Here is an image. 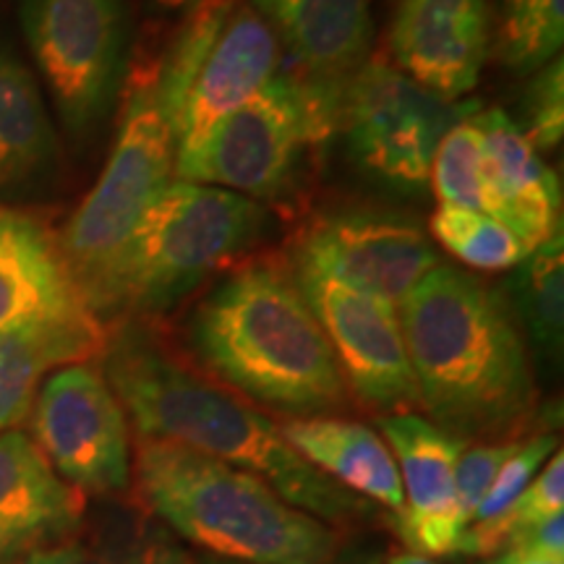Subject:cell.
I'll use <instances>...</instances> for the list:
<instances>
[{
  "label": "cell",
  "instance_id": "cell-1",
  "mask_svg": "<svg viewBox=\"0 0 564 564\" xmlns=\"http://www.w3.org/2000/svg\"><path fill=\"white\" fill-rule=\"evenodd\" d=\"M102 373L139 436L167 440L249 470L288 505L327 525L369 518L373 507L356 497L288 444L280 423L212 379L139 319L108 333Z\"/></svg>",
  "mask_w": 564,
  "mask_h": 564
},
{
  "label": "cell",
  "instance_id": "cell-2",
  "mask_svg": "<svg viewBox=\"0 0 564 564\" xmlns=\"http://www.w3.org/2000/svg\"><path fill=\"white\" fill-rule=\"evenodd\" d=\"M421 411L463 442H518L539 415L528 343L507 293L440 264L398 308Z\"/></svg>",
  "mask_w": 564,
  "mask_h": 564
},
{
  "label": "cell",
  "instance_id": "cell-3",
  "mask_svg": "<svg viewBox=\"0 0 564 564\" xmlns=\"http://www.w3.org/2000/svg\"><path fill=\"white\" fill-rule=\"evenodd\" d=\"M202 371L288 419L340 415L350 390L295 274L251 262L230 272L188 316Z\"/></svg>",
  "mask_w": 564,
  "mask_h": 564
},
{
  "label": "cell",
  "instance_id": "cell-4",
  "mask_svg": "<svg viewBox=\"0 0 564 564\" xmlns=\"http://www.w3.org/2000/svg\"><path fill=\"white\" fill-rule=\"evenodd\" d=\"M139 502L188 544L246 564H333L343 535L270 484L167 440H137Z\"/></svg>",
  "mask_w": 564,
  "mask_h": 564
},
{
  "label": "cell",
  "instance_id": "cell-5",
  "mask_svg": "<svg viewBox=\"0 0 564 564\" xmlns=\"http://www.w3.org/2000/svg\"><path fill=\"white\" fill-rule=\"evenodd\" d=\"M267 220V209L249 196L175 178L144 209L84 301L102 324L167 312L249 251Z\"/></svg>",
  "mask_w": 564,
  "mask_h": 564
},
{
  "label": "cell",
  "instance_id": "cell-6",
  "mask_svg": "<svg viewBox=\"0 0 564 564\" xmlns=\"http://www.w3.org/2000/svg\"><path fill=\"white\" fill-rule=\"evenodd\" d=\"M343 89L280 70L267 87L175 158V178L228 188L253 202L293 188L303 160L340 126Z\"/></svg>",
  "mask_w": 564,
  "mask_h": 564
},
{
  "label": "cell",
  "instance_id": "cell-7",
  "mask_svg": "<svg viewBox=\"0 0 564 564\" xmlns=\"http://www.w3.org/2000/svg\"><path fill=\"white\" fill-rule=\"evenodd\" d=\"M173 175L175 139L154 97V68L139 70L126 89L121 126L100 178L58 238L82 299H87L133 225Z\"/></svg>",
  "mask_w": 564,
  "mask_h": 564
},
{
  "label": "cell",
  "instance_id": "cell-8",
  "mask_svg": "<svg viewBox=\"0 0 564 564\" xmlns=\"http://www.w3.org/2000/svg\"><path fill=\"white\" fill-rule=\"evenodd\" d=\"M478 102H453L384 61H366L343 89L340 129L358 165L398 192H423L436 147Z\"/></svg>",
  "mask_w": 564,
  "mask_h": 564
},
{
  "label": "cell",
  "instance_id": "cell-9",
  "mask_svg": "<svg viewBox=\"0 0 564 564\" xmlns=\"http://www.w3.org/2000/svg\"><path fill=\"white\" fill-rule=\"evenodd\" d=\"M21 26L63 123L95 129L123 82L126 0H21Z\"/></svg>",
  "mask_w": 564,
  "mask_h": 564
},
{
  "label": "cell",
  "instance_id": "cell-10",
  "mask_svg": "<svg viewBox=\"0 0 564 564\" xmlns=\"http://www.w3.org/2000/svg\"><path fill=\"white\" fill-rule=\"evenodd\" d=\"M32 440L63 481L82 494H121L131 484V429L102 366L55 369L32 405Z\"/></svg>",
  "mask_w": 564,
  "mask_h": 564
},
{
  "label": "cell",
  "instance_id": "cell-11",
  "mask_svg": "<svg viewBox=\"0 0 564 564\" xmlns=\"http://www.w3.org/2000/svg\"><path fill=\"white\" fill-rule=\"evenodd\" d=\"M440 267L429 236L403 215L345 209L324 215L295 243V272H312L400 308L405 295Z\"/></svg>",
  "mask_w": 564,
  "mask_h": 564
},
{
  "label": "cell",
  "instance_id": "cell-12",
  "mask_svg": "<svg viewBox=\"0 0 564 564\" xmlns=\"http://www.w3.org/2000/svg\"><path fill=\"white\" fill-rule=\"evenodd\" d=\"M333 345L350 398L384 415L421 411L398 308L312 272H293Z\"/></svg>",
  "mask_w": 564,
  "mask_h": 564
},
{
  "label": "cell",
  "instance_id": "cell-13",
  "mask_svg": "<svg viewBox=\"0 0 564 564\" xmlns=\"http://www.w3.org/2000/svg\"><path fill=\"white\" fill-rule=\"evenodd\" d=\"M491 24L489 0H400L390 34L394 68L455 102L481 79Z\"/></svg>",
  "mask_w": 564,
  "mask_h": 564
},
{
  "label": "cell",
  "instance_id": "cell-14",
  "mask_svg": "<svg viewBox=\"0 0 564 564\" xmlns=\"http://www.w3.org/2000/svg\"><path fill=\"white\" fill-rule=\"evenodd\" d=\"M282 68V42L246 0H236L175 118V158L194 152L223 118L257 97Z\"/></svg>",
  "mask_w": 564,
  "mask_h": 564
},
{
  "label": "cell",
  "instance_id": "cell-15",
  "mask_svg": "<svg viewBox=\"0 0 564 564\" xmlns=\"http://www.w3.org/2000/svg\"><path fill=\"white\" fill-rule=\"evenodd\" d=\"M379 429L403 481V510L392 518L400 539L423 556L455 554L463 533L455 514V465L468 442L419 413L382 415Z\"/></svg>",
  "mask_w": 564,
  "mask_h": 564
},
{
  "label": "cell",
  "instance_id": "cell-16",
  "mask_svg": "<svg viewBox=\"0 0 564 564\" xmlns=\"http://www.w3.org/2000/svg\"><path fill=\"white\" fill-rule=\"evenodd\" d=\"M84 497L55 474L32 436L0 432V564L66 544L82 525Z\"/></svg>",
  "mask_w": 564,
  "mask_h": 564
},
{
  "label": "cell",
  "instance_id": "cell-17",
  "mask_svg": "<svg viewBox=\"0 0 564 564\" xmlns=\"http://www.w3.org/2000/svg\"><path fill=\"white\" fill-rule=\"evenodd\" d=\"M470 121L481 133L491 215L533 251L562 230L560 181L505 110H476Z\"/></svg>",
  "mask_w": 564,
  "mask_h": 564
},
{
  "label": "cell",
  "instance_id": "cell-18",
  "mask_svg": "<svg viewBox=\"0 0 564 564\" xmlns=\"http://www.w3.org/2000/svg\"><path fill=\"white\" fill-rule=\"evenodd\" d=\"M291 51L303 76L345 89L369 61V0H246Z\"/></svg>",
  "mask_w": 564,
  "mask_h": 564
},
{
  "label": "cell",
  "instance_id": "cell-19",
  "mask_svg": "<svg viewBox=\"0 0 564 564\" xmlns=\"http://www.w3.org/2000/svg\"><path fill=\"white\" fill-rule=\"evenodd\" d=\"M89 312L58 238L26 212L0 217V333Z\"/></svg>",
  "mask_w": 564,
  "mask_h": 564
},
{
  "label": "cell",
  "instance_id": "cell-20",
  "mask_svg": "<svg viewBox=\"0 0 564 564\" xmlns=\"http://www.w3.org/2000/svg\"><path fill=\"white\" fill-rule=\"evenodd\" d=\"M105 345L108 327L91 312L0 333V432L17 429L32 413L47 373L100 358Z\"/></svg>",
  "mask_w": 564,
  "mask_h": 564
},
{
  "label": "cell",
  "instance_id": "cell-21",
  "mask_svg": "<svg viewBox=\"0 0 564 564\" xmlns=\"http://www.w3.org/2000/svg\"><path fill=\"white\" fill-rule=\"evenodd\" d=\"M280 432L303 460L343 489L390 507L394 514L403 510V481L390 444L366 423L340 415H314L282 421Z\"/></svg>",
  "mask_w": 564,
  "mask_h": 564
},
{
  "label": "cell",
  "instance_id": "cell-22",
  "mask_svg": "<svg viewBox=\"0 0 564 564\" xmlns=\"http://www.w3.org/2000/svg\"><path fill=\"white\" fill-rule=\"evenodd\" d=\"M55 158V131L30 68L0 47V186L32 181Z\"/></svg>",
  "mask_w": 564,
  "mask_h": 564
},
{
  "label": "cell",
  "instance_id": "cell-23",
  "mask_svg": "<svg viewBox=\"0 0 564 564\" xmlns=\"http://www.w3.org/2000/svg\"><path fill=\"white\" fill-rule=\"evenodd\" d=\"M514 319L549 366H560L564 345V238L556 230L528 253L507 282Z\"/></svg>",
  "mask_w": 564,
  "mask_h": 564
},
{
  "label": "cell",
  "instance_id": "cell-24",
  "mask_svg": "<svg viewBox=\"0 0 564 564\" xmlns=\"http://www.w3.org/2000/svg\"><path fill=\"white\" fill-rule=\"evenodd\" d=\"M560 447L554 432H539L525 436L514 455L502 465L489 491L484 494L481 505L476 507L474 518L463 528L460 539L455 544V554L476 556V560H489L497 552H502L512 533V507L525 491V486L533 481L539 468L554 449Z\"/></svg>",
  "mask_w": 564,
  "mask_h": 564
},
{
  "label": "cell",
  "instance_id": "cell-25",
  "mask_svg": "<svg viewBox=\"0 0 564 564\" xmlns=\"http://www.w3.org/2000/svg\"><path fill=\"white\" fill-rule=\"evenodd\" d=\"M232 6H236V0H194L192 11L186 13L178 32H175L171 47L154 66V97H158L162 116L171 123V131L183 108V100L192 89L196 70H199L212 42L220 34Z\"/></svg>",
  "mask_w": 564,
  "mask_h": 564
},
{
  "label": "cell",
  "instance_id": "cell-26",
  "mask_svg": "<svg viewBox=\"0 0 564 564\" xmlns=\"http://www.w3.org/2000/svg\"><path fill=\"white\" fill-rule=\"evenodd\" d=\"M564 0H499L497 47L507 68L535 74L560 58Z\"/></svg>",
  "mask_w": 564,
  "mask_h": 564
},
{
  "label": "cell",
  "instance_id": "cell-27",
  "mask_svg": "<svg viewBox=\"0 0 564 564\" xmlns=\"http://www.w3.org/2000/svg\"><path fill=\"white\" fill-rule=\"evenodd\" d=\"M432 232L455 259L484 272L512 270L531 253L505 223L484 212L440 207L432 217Z\"/></svg>",
  "mask_w": 564,
  "mask_h": 564
},
{
  "label": "cell",
  "instance_id": "cell-28",
  "mask_svg": "<svg viewBox=\"0 0 564 564\" xmlns=\"http://www.w3.org/2000/svg\"><path fill=\"white\" fill-rule=\"evenodd\" d=\"M440 207H457L491 215L489 192L484 178L481 133L470 116L453 126L436 147L432 162V178ZM494 217V215H491Z\"/></svg>",
  "mask_w": 564,
  "mask_h": 564
},
{
  "label": "cell",
  "instance_id": "cell-29",
  "mask_svg": "<svg viewBox=\"0 0 564 564\" xmlns=\"http://www.w3.org/2000/svg\"><path fill=\"white\" fill-rule=\"evenodd\" d=\"M520 126V123H518ZM523 137L535 152H552L564 137V61L562 55L533 74L523 97Z\"/></svg>",
  "mask_w": 564,
  "mask_h": 564
},
{
  "label": "cell",
  "instance_id": "cell-30",
  "mask_svg": "<svg viewBox=\"0 0 564 564\" xmlns=\"http://www.w3.org/2000/svg\"><path fill=\"white\" fill-rule=\"evenodd\" d=\"M520 442H489V444H468L457 457L455 465V514L460 528L468 525L474 518L476 507L481 505L484 494L489 491L502 465L514 455Z\"/></svg>",
  "mask_w": 564,
  "mask_h": 564
},
{
  "label": "cell",
  "instance_id": "cell-31",
  "mask_svg": "<svg viewBox=\"0 0 564 564\" xmlns=\"http://www.w3.org/2000/svg\"><path fill=\"white\" fill-rule=\"evenodd\" d=\"M564 514V457L556 453L549 457L546 468L533 476L520 499L512 507V533L531 528L541 520ZM510 533V535H512Z\"/></svg>",
  "mask_w": 564,
  "mask_h": 564
},
{
  "label": "cell",
  "instance_id": "cell-32",
  "mask_svg": "<svg viewBox=\"0 0 564 564\" xmlns=\"http://www.w3.org/2000/svg\"><path fill=\"white\" fill-rule=\"evenodd\" d=\"M82 564H196V556L175 544L165 525L141 523L121 549L97 560H87L84 554Z\"/></svg>",
  "mask_w": 564,
  "mask_h": 564
},
{
  "label": "cell",
  "instance_id": "cell-33",
  "mask_svg": "<svg viewBox=\"0 0 564 564\" xmlns=\"http://www.w3.org/2000/svg\"><path fill=\"white\" fill-rule=\"evenodd\" d=\"M505 549L507 552L531 556V560L564 562V514H554V518L541 520V523L512 533Z\"/></svg>",
  "mask_w": 564,
  "mask_h": 564
},
{
  "label": "cell",
  "instance_id": "cell-34",
  "mask_svg": "<svg viewBox=\"0 0 564 564\" xmlns=\"http://www.w3.org/2000/svg\"><path fill=\"white\" fill-rule=\"evenodd\" d=\"M82 560H84V552L79 546L61 544L51 549H37V552H30L6 564H82Z\"/></svg>",
  "mask_w": 564,
  "mask_h": 564
},
{
  "label": "cell",
  "instance_id": "cell-35",
  "mask_svg": "<svg viewBox=\"0 0 564 564\" xmlns=\"http://www.w3.org/2000/svg\"><path fill=\"white\" fill-rule=\"evenodd\" d=\"M486 564H564V562H549V560H531V556H523V554H514V552H507L499 556V560L494 562H486Z\"/></svg>",
  "mask_w": 564,
  "mask_h": 564
},
{
  "label": "cell",
  "instance_id": "cell-36",
  "mask_svg": "<svg viewBox=\"0 0 564 564\" xmlns=\"http://www.w3.org/2000/svg\"><path fill=\"white\" fill-rule=\"evenodd\" d=\"M387 564H440L434 562L432 556H423V554H415V552H405V554H394L390 562Z\"/></svg>",
  "mask_w": 564,
  "mask_h": 564
},
{
  "label": "cell",
  "instance_id": "cell-37",
  "mask_svg": "<svg viewBox=\"0 0 564 564\" xmlns=\"http://www.w3.org/2000/svg\"><path fill=\"white\" fill-rule=\"evenodd\" d=\"M196 564H246V562H232V560H223V556L202 554V556H196Z\"/></svg>",
  "mask_w": 564,
  "mask_h": 564
},
{
  "label": "cell",
  "instance_id": "cell-38",
  "mask_svg": "<svg viewBox=\"0 0 564 564\" xmlns=\"http://www.w3.org/2000/svg\"><path fill=\"white\" fill-rule=\"evenodd\" d=\"M160 3L165 6V9H181V6L194 3V0H160Z\"/></svg>",
  "mask_w": 564,
  "mask_h": 564
},
{
  "label": "cell",
  "instance_id": "cell-39",
  "mask_svg": "<svg viewBox=\"0 0 564 564\" xmlns=\"http://www.w3.org/2000/svg\"><path fill=\"white\" fill-rule=\"evenodd\" d=\"M3 212H6V207H0V217H3Z\"/></svg>",
  "mask_w": 564,
  "mask_h": 564
}]
</instances>
